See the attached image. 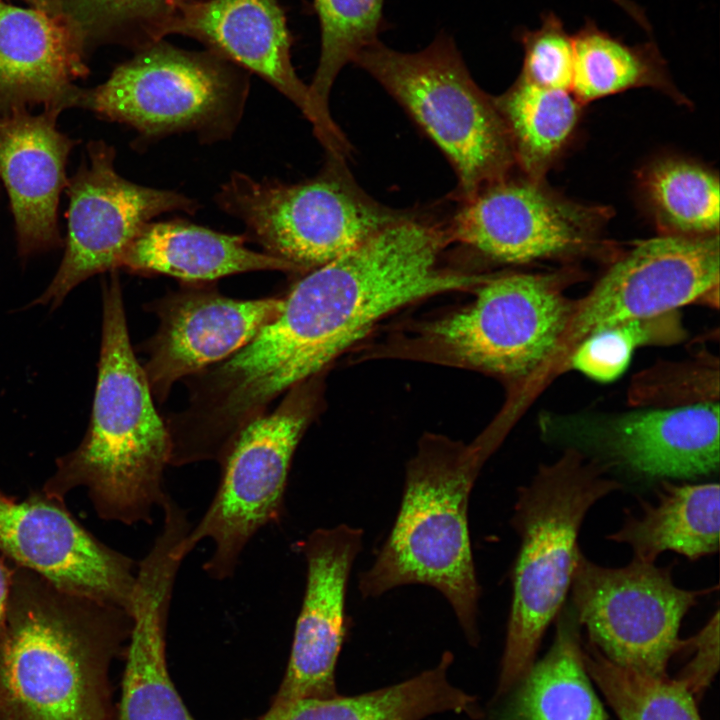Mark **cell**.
Listing matches in <instances>:
<instances>
[{"instance_id":"cell-9","label":"cell","mask_w":720,"mask_h":720,"mask_svg":"<svg viewBox=\"0 0 720 720\" xmlns=\"http://www.w3.org/2000/svg\"><path fill=\"white\" fill-rule=\"evenodd\" d=\"M473 291L469 304L422 328L442 359L522 381L559 354L576 304L559 274H489Z\"/></svg>"},{"instance_id":"cell-32","label":"cell","mask_w":720,"mask_h":720,"mask_svg":"<svg viewBox=\"0 0 720 720\" xmlns=\"http://www.w3.org/2000/svg\"><path fill=\"white\" fill-rule=\"evenodd\" d=\"M675 312L623 322L589 335L569 355V366L599 382L615 380L628 367L636 348L671 344L684 337Z\"/></svg>"},{"instance_id":"cell-13","label":"cell","mask_w":720,"mask_h":720,"mask_svg":"<svg viewBox=\"0 0 720 720\" xmlns=\"http://www.w3.org/2000/svg\"><path fill=\"white\" fill-rule=\"evenodd\" d=\"M84 161L67 182L68 232L60 266L41 305L57 307L78 284L117 270L124 253L150 220L171 211L194 213L195 200L130 182L114 167L115 150L103 141L87 145Z\"/></svg>"},{"instance_id":"cell-12","label":"cell","mask_w":720,"mask_h":720,"mask_svg":"<svg viewBox=\"0 0 720 720\" xmlns=\"http://www.w3.org/2000/svg\"><path fill=\"white\" fill-rule=\"evenodd\" d=\"M719 272L718 234H662L635 243L576 302L560 352L569 357L586 337L616 324L692 303L717 306Z\"/></svg>"},{"instance_id":"cell-14","label":"cell","mask_w":720,"mask_h":720,"mask_svg":"<svg viewBox=\"0 0 720 720\" xmlns=\"http://www.w3.org/2000/svg\"><path fill=\"white\" fill-rule=\"evenodd\" d=\"M0 551L57 589L130 614L135 563L102 543L43 492L0 498Z\"/></svg>"},{"instance_id":"cell-19","label":"cell","mask_w":720,"mask_h":720,"mask_svg":"<svg viewBox=\"0 0 720 720\" xmlns=\"http://www.w3.org/2000/svg\"><path fill=\"white\" fill-rule=\"evenodd\" d=\"M61 110H0V178L15 220L18 253L25 258L61 245L57 210L67 186L66 163L75 145L56 126Z\"/></svg>"},{"instance_id":"cell-28","label":"cell","mask_w":720,"mask_h":720,"mask_svg":"<svg viewBox=\"0 0 720 720\" xmlns=\"http://www.w3.org/2000/svg\"><path fill=\"white\" fill-rule=\"evenodd\" d=\"M201 0H50L88 56L104 45H120L133 52L166 38L179 11Z\"/></svg>"},{"instance_id":"cell-31","label":"cell","mask_w":720,"mask_h":720,"mask_svg":"<svg viewBox=\"0 0 720 720\" xmlns=\"http://www.w3.org/2000/svg\"><path fill=\"white\" fill-rule=\"evenodd\" d=\"M385 0H313L320 27V55L312 83L313 101L330 115L329 95L341 69L385 29Z\"/></svg>"},{"instance_id":"cell-36","label":"cell","mask_w":720,"mask_h":720,"mask_svg":"<svg viewBox=\"0 0 720 720\" xmlns=\"http://www.w3.org/2000/svg\"><path fill=\"white\" fill-rule=\"evenodd\" d=\"M11 569L6 562L0 557V637L3 631L6 609L12 584Z\"/></svg>"},{"instance_id":"cell-3","label":"cell","mask_w":720,"mask_h":720,"mask_svg":"<svg viewBox=\"0 0 720 720\" xmlns=\"http://www.w3.org/2000/svg\"><path fill=\"white\" fill-rule=\"evenodd\" d=\"M490 446L425 436L406 465L400 507L371 566L359 575L363 598L404 585H427L449 602L471 645L480 640L478 583L468 504Z\"/></svg>"},{"instance_id":"cell-39","label":"cell","mask_w":720,"mask_h":720,"mask_svg":"<svg viewBox=\"0 0 720 720\" xmlns=\"http://www.w3.org/2000/svg\"><path fill=\"white\" fill-rule=\"evenodd\" d=\"M5 497H7V496H5V494L0 491V498H5Z\"/></svg>"},{"instance_id":"cell-11","label":"cell","mask_w":720,"mask_h":720,"mask_svg":"<svg viewBox=\"0 0 720 720\" xmlns=\"http://www.w3.org/2000/svg\"><path fill=\"white\" fill-rule=\"evenodd\" d=\"M451 242L508 265L584 255L601 243L607 209L566 199L543 180L511 173L460 201Z\"/></svg>"},{"instance_id":"cell-29","label":"cell","mask_w":720,"mask_h":720,"mask_svg":"<svg viewBox=\"0 0 720 720\" xmlns=\"http://www.w3.org/2000/svg\"><path fill=\"white\" fill-rule=\"evenodd\" d=\"M642 188L664 234H718L719 180L710 170L682 159L659 160L644 173Z\"/></svg>"},{"instance_id":"cell-24","label":"cell","mask_w":720,"mask_h":720,"mask_svg":"<svg viewBox=\"0 0 720 720\" xmlns=\"http://www.w3.org/2000/svg\"><path fill=\"white\" fill-rule=\"evenodd\" d=\"M453 654L411 679L355 696L302 698L269 709L255 720H421L444 712H476L475 697L448 679Z\"/></svg>"},{"instance_id":"cell-38","label":"cell","mask_w":720,"mask_h":720,"mask_svg":"<svg viewBox=\"0 0 720 720\" xmlns=\"http://www.w3.org/2000/svg\"><path fill=\"white\" fill-rule=\"evenodd\" d=\"M23 1L28 3L30 5V7L38 8V9H41V10H44V11H47V12L53 14L52 9H51L50 0H23Z\"/></svg>"},{"instance_id":"cell-10","label":"cell","mask_w":720,"mask_h":720,"mask_svg":"<svg viewBox=\"0 0 720 720\" xmlns=\"http://www.w3.org/2000/svg\"><path fill=\"white\" fill-rule=\"evenodd\" d=\"M673 566L632 558L604 567L579 554L571 582L573 610L590 642L613 663L665 677L670 658L685 649L682 619L708 590L678 587Z\"/></svg>"},{"instance_id":"cell-33","label":"cell","mask_w":720,"mask_h":720,"mask_svg":"<svg viewBox=\"0 0 720 720\" xmlns=\"http://www.w3.org/2000/svg\"><path fill=\"white\" fill-rule=\"evenodd\" d=\"M516 39L524 51L520 77L536 85L571 91L574 68L573 35L550 11L536 29H520Z\"/></svg>"},{"instance_id":"cell-26","label":"cell","mask_w":720,"mask_h":720,"mask_svg":"<svg viewBox=\"0 0 720 720\" xmlns=\"http://www.w3.org/2000/svg\"><path fill=\"white\" fill-rule=\"evenodd\" d=\"M494 101L508 131L515 164L525 176L543 180L575 129L581 103L569 90L545 88L520 76Z\"/></svg>"},{"instance_id":"cell-35","label":"cell","mask_w":720,"mask_h":720,"mask_svg":"<svg viewBox=\"0 0 720 720\" xmlns=\"http://www.w3.org/2000/svg\"><path fill=\"white\" fill-rule=\"evenodd\" d=\"M685 649L695 652L679 673L678 679L695 696L708 687L719 667V610L692 638L686 639Z\"/></svg>"},{"instance_id":"cell-21","label":"cell","mask_w":720,"mask_h":720,"mask_svg":"<svg viewBox=\"0 0 720 720\" xmlns=\"http://www.w3.org/2000/svg\"><path fill=\"white\" fill-rule=\"evenodd\" d=\"M606 444L617 462L638 474L687 479L719 467V402L626 413L609 425Z\"/></svg>"},{"instance_id":"cell-7","label":"cell","mask_w":720,"mask_h":720,"mask_svg":"<svg viewBox=\"0 0 720 720\" xmlns=\"http://www.w3.org/2000/svg\"><path fill=\"white\" fill-rule=\"evenodd\" d=\"M248 90L247 71L212 51L163 39L135 51L104 83L80 89L75 106L129 125L146 139L194 131L217 140L236 127Z\"/></svg>"},{"instance_id":"cell-22","label":"cell","mask_w":720,"mask_h":720,"mask_svg":"<svg viewBox=\"0 0 720 720\" xmlns=\"http://www.w3.org/2000/svg\"><path fill=\"white\" fill-rule=\"evenodd\" d=\"M118 269L165 274L183 282H213L252 271L297 273L289 263L245 246V237L187 222H149L130 244Z\"/></svg>"},{"instance_id":"cell-30","label":"cell","mask_w":720,"mask_h":720,"mask_svg":"<svg viewBox=\"0 0 720 720\" xmlns=\"http://www.w3.org/2000/svg\"><path fill=\"white\" fill-rule=\"evenodd\" d=\"M583 660L619 720H702L694 695L678 679L619 666L591 642Z\"/></svg>"},{"instance_id":"cell-37","label":"cell","mask_w":720,"mask_h":720,"mask_svg":"<svg viewBox=\"0 0 720 720\" xmlns=\"http://www.w3.org/2000/svg\"><path fill=\"white\" fill-rule=\"evenodd\" d=\"M613 3L618 5L638 26H640L646 33L652 31V26L643 11L636 3L632 0H611Z\"/></svg>"},{"instance_id":"cell-5","label":"cell","mask_w":720,"mask_h":720,"mask_svg":"<svg viewBox=\"0 0 720 720\" xmlns=\"http://www.w3.org/2000/svg\"><path fill=\"white\" fill-rule=\"evenodd\" d=\"M352 62L379 82L444 153L458 177L460 201L511 173L514 154L494 98L472 79L448 34L439 33L415 53L378 40Z\"/></svg>"},{"instance_id":"cell-17","label":"cell","mask_w":720,"mask_h":720,"mask_svg":"<svg viewBox=\"0 0 720 720\" xmlns=\"http://www.w3.org/2000/svg\"><path fill=\"white\" fill-rule=\"evenodd\" d=\"M306 584L285 674L270 705L339 695L337 660L346 638L347 586L363 547V530L342 523L318 528L298 543Z\"/></svg>"},{"instance_id":"cell-27","label":"cell","mask_w":720,"mask_h":720,"mask_svg":"<svg viewBox=\"0 0 720 720\" xmlns=\"http://www.w3.org/2000/svg\"><path fill=\"white\" fill-rule=\"evenodd\" d=\"M573 42L571 92L581 104L640 87L675 95L665 61L653 41L630 45L587 20L573 35Z\"/></svg>"},{"instance_id":"cell-25","label":"cell","mask_w":720,"mask_h":720,"mask_svg":"<svg viewBox=\"0 0 720 720\" xmlns=\"http://www.w3.org/2000/svg\"><path fill=\"white\" fill-rule=\"evenodd\" d=\"M579 625L574 610L562 607L550 650L519 681L498 720H607L584 664Z\"/></svg>"},{"instance_id":"cell-16","label":"cell","mask_w":720,"mask_h":720,"mask_svg":"<svg viewBox=\"0 0 720 720\" xmlns=\"http://www.w3.org/2000/svg\"><path fill=\"white\" fill-rule=\"evenodd\" d=\"M196 40L247 72H253L292 101L313 124L329 156L344 159L350 145L331 116L319 110L292 61L293 37L278 0H201L183 7L166 37ZM346 159V158H345Z\"/></svg>"},{"instance_id":"cell-15","label":"cell","mask_w":720,"mask_h":720,"mask_svg":"<svg viewBox=\"0 0 720 720\" xmlns=\"http://www.w3.org/2000/svg\"><path fill=\"white\" fill-rule=\"evenodd\" d=\"M283 297L235 299L211 282H183L147 306L158 328L145 345L143 365L154 400L172 386L234 355L282 310Z\"/></svg>"},{"instance_id":"cell-8","label":"cell","mask_w":720,"mask_h":720,"mask_svg":"<svg viewBox=\"0 0 720 720\" xmlns=\"http://www.w3.org/2000/svg\"><path fill=\"white\" fill-rule=\"evenodd\" d=\"M320 376L294 385L273 411L247 424L219 463L214 497L185 540L188 553L201 541L212 543L203 565L210 578L232 577L255 534L281 520L294 453L319 409Z\"/></svg>"},{"instance_id":"cell-18","label":"cell","mask_w":720,"mask_h":720,"mask_svg":"<svg viewBox=\"0 0 720 720\" xmlns=\"http://www.w3.org/2000/svg\"><path fill=\"white\" fill-rule=\"evenodd\" d=\"M187 531L181 521L165 519L137 565L117 720H195L173 684L166 657L173 590L188 555L184 545Z\"/></svg>"},{"instance_id":"cell-34","label":"cell","mask_w":720,"mask_h":720,"mask_svg":"<svg viewBox=\"0 0 720 720\" xmlns=\"http://www.w3.org/2000/svg\"><path fill=\"white\" fill-rule=\"evenodd\" d=\"M718 374L711 360L670 364L650 369L633 386L631 398L639 404L672 407L718 401Z\"/></svg>"},{"instance_id":"cell-4","label":"cell","mask_w":720,"mask_h":720,"mask_svg":"<svg viewBox=\"0 0 720 720\" xmlns=\"http://www.w3.org/2000/svg\"><path fill=\"white\" fill-rule=\"evenodd\" d=\"M596 463L567 450L541 465L518 489L511 525L519 539L498 695L530 670L541 639L563 607L581 553L579 532L588 511L621 489Z\"/></svg>"},{"instance_id":"cell-6","label":"cell","mask_w":720,"mask_h":720,"mask_svg":"<svg viewBox=\"0 0 720 720\" xmlns=\"http://www.w3.org/2000/svg\"><path fill=\"white\" fill-rule=\"evenodd\" d=\"M316 177L297 184L233 173L216 194L265 253L305 274L412 213L386 207L353 180L345 160L328 156Z\"/></svg>"},{"instance_id":"cell-2","label":"cell","mask_w":720,"mask_h":720,"mask_svg":"<svg viewBox=\"0 0 720 720\" xmlns=\"http://www.w3.org/2000/svg\"><path fill=\"white\" fill-rule=\"evenodd\" d=\"M102 287V336L91 419L79 446L59 458L42 492L64 501L84 487L97 514L151 524L169 496L164 471L171 440L129 337L116 270Z\"/></svg>"},{"instance_id":"cell-20","label":"cell","mask_w":720,"mask_h":720,"mask_svg":"<svg viewBox=\"0 0 720 720\" xmlns=\"http://www.w3.org/2000/svg\"><path fill=\"white\" fill-rule=\"evenodd\" d=\"M88 72L87 55L59 16L0 0V110L73 107L74 81Z\"/></svg>"},{"instance_id":"cell-23","label":"cell","mask_w":720,"mask_h":720,"mask_svg":"<svg viewBox=\"0 0 720 720\" xmlns=\"http://www.w3.org/2000/svg\"><path fill=\"white\" fill-rule=\"evenodd\" d=\"M720 487L717 482L676 484L662 480L658 501H641V513H627L608 540L628 545L633 558L655 563L665 551L691 561L719 549Z\"/></svg>"},{"instance_id":"cell-1","label":"cell","mask_w":720,"mask_h":720,"mask_svg":"<svg viewBox=\"0 0 720 720\" xmlns=\"http://www.w3.org/2000/svg\"><path fill=\"white\" fill-rule=\"evenodd\" d=\"M131 615L14 567L0 637V720H114L108 669Z\"/></svg>"}]
</instances>
